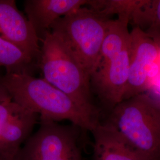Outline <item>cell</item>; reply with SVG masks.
Here are the masks:
<instances>
[{"instance_id":"cell-14","label":"cell","mask_w":160,"mask_h":160,"mask_svg":"<svg viewBox=\"0 0 160 160\" xmlns=\"http://www.w3.org/2000/svg\"><path fill=\"white\" fill-rule=\"evenodd\" d=\"M6 69V74L32 75L37 63L17 47L0 37V68Z\"/></svg>"},{"instance_id":"cell-3","label":"cell","mask_w":160,"mask_h":160,"mask_svg":"<svg viewBox=\"0 0 160 160\" xmlns=\"http://www.w3.org/2000/svg\"><path fill=\"white\" fill-rule=\"evenodd\" d=\"M40 40L37 68L43 78L86 109L99 113L92 100L91 77L68 48L50 30Z\"/></svg>"},{"instance_id":"cell-12","label":"cell","mask_w":160,"mask_h":160,"mask_svg":"<svg viewBox=\"0 0 160 160\" xmlns=\"http://www.w3.org/2000/svg\"><path fill=\"white\" fill-rule=\"evenodd\" d=\"M149 0H90L87 6L109 17L118 14L126 17L139 27L143 22Z\"/></svg>"},{"instance_id":"cell-5","label":"cell","mask_w":160,"mask_h":160,"mask_svg":"<svg viewBox=\"0 0 160 160\" xmlns=\"http://www.w3.org/2000/svg\"><path fill=\"white\" fill-rule=\"evenodd\" d=\"M78 126L40 118L39 127L20 149L16 160H82Z\"/></svg>"},{"instance_id":"cell-7","label":"cell","mask_w":160,"mask_h":160,"mask_svg":"<svg viewBox=\"0 0 160 160\" xmlns=\"http://www.w3.org/2000/svg\"><path fill=\"white\" fill-rule=\"evenodd\" d=\"M129 65L130 43L118 57L100 65L91 77L92 89L110 112L123 101Z\"/></svg>"},{"instance_id":"cell-18","label":"cell","mask_w":160,"mask_h":160,"mask_svg":"<svg viewBox=\"0 0 160 160\" xmlns=\"http://www.w3.org/2000/svg\"><path fill=\"white\" fill-rule=\"evenodd\" d=\"M159 48H160V52H159V55H158V62L160 65V46H159Z\"/></svg>"},{"instance_id":"cell-11","label":"cell","mask_w":160,"mask_h":160,"mask_svg":"<svg viewBox=\"0 0 160 160\" xmlns=\"http://www.w3.org/2000/svg\"><path fill=\"white\" fill-rule=\"evenodd\" d=\"M94 138L93 160H142L120 139L106 122L92 132Z\"/></svg>"},{"instance_id":"cell-6","label":"cell","mask_w":160,"mask_h":160,"mask_svg":"<svg viewBox=\"0 0 160 160\" xmlns=\"http://www.w3.org/2000/svg\"><path fill=\"white\" fill-rule=\"evenodd\" d=\"M160 48L139 27L131 32L129 72L123 101L148 90L160 72Z\"/></svg>"},{"instance_id":"cell-4","label":"cell","mask_w":160,"mask_h":160,"mask_svg":"<svg viewBox=\"0 0 160 160\" xmlns=\"http://www.w3.org/2000/svg\"><path fill=\"white\" fill-rule=\"evenodd\" d=\"M109 17L86 6L59 18L50 31L67 45L92 77L100 63Z\"/></svg>"},{"instance_id":"cell-1","label":"cell","mask_w":160,"mask_h":160,"mask_svg":"<svg viewBox=\"0 0 160 160\" xmlns=\"http://www.w3.org/2000/svg\"><path fill=\"white\" fill-rule=\"evenodd\" d=\"M0 80L14 102L39 114L40 118L57 122L68 120L91 132L100 122L99 113L86 109L43 78L29 74H6Z\"/></svg>"},{"instance_id":"cell-2","label":"cell","mask_w":160,"mask_h":160,"mask_svg":"<svg viewBox=\"0 0 160 160\" xmlns=\"http://www.w3.org/2000/svg\"><path fill=\"white\" fill-rule=\"evenodd\" d=\"M142 160H160V103L142 93L117 104L106 122Z\"/></svg>"},{"instance_id":"cell-9","label":"cell","mask_w":160,"mask_h":160,"mask_svg":"<svg viewBox=\"0 0 160 160\" xmlns=\"http://www.w3.org/2000/svg\"><path fill=\"white\" fill-rule=\"evenodd\" d=\"M39 120V114L20 106L0 129V160H16Z\"/></svg>"},{"instance_id":"cell-17","label":"cell","mask_w":160,"mask_h":160,"mask_svg":"<svg viewBox=\"0 0 160 160\" xmlns=\"http://www.w3.org/2000/svg\"><path fill=\"white\" fill-rule=\"evenodd\" d=\"M9 98H12V97L6 90V88L4 87V86L2 85L0 80V100H5Z\"/></svg>"},{"instance_id":"cell-8","label":"cell","mask_w":160,"mask_h":160,"mask_svg":"<svg viewBox=\"0 0 160 160\" xmlns=\"http://www.w3.org/2000/svg\"><path fill=\"white\" fill-rule=\"evenodd\" d=\"M0 37L38 63L40 39L28 17L17 8L15 0H0Z\"/></svg>"},{"instance_id":"cell-15","label":"cell","mask_w":160,"mask_h":160,"mask_svg":"<svg viewBox=\"0 0 160 160\" xmlns=\"http://www.w3.org/2000/svg\"><path fill=\"white\" fill-rule=\"evenodd\" d=\"M144 32L160 46V0H152L148 26Z\"/></svg>"},{"instance_id":"cell-13","label":"cell","mask_w":160,"mask_h":160,"mask_svg":"<svg viewBox=\"0 0 160 160\" xmlns=\"http://www.w3.org/2000/svg\"><path fill=\"white\" fill-rule=\"evenodd\" d=\"M129 23L130 20L126 17H118L116 20H110L102 43L100 66L118 57L129 45L131 40V32L128 30Z\"/></svg>"},{"instance_id":"cell-16","label":"cell","mask_w":160,"mask_h":160,"mask_svg":"<svg viewBox=\"0 0 160 160\" xmlns=\"http://www.w3.org/2000/svg\"><path fill=\"white\" fill-rule=\"evenodd\" d=\"M148 90L152 92V94L149 96L160 103V72L153 80Z\"/></svg>"},{"instance_id":"cell-10","label":"cell","mask_w":160,"mask_h":160,"mask_svg":"<svg viewBox=\"0 0 160 160\" xmlns=\"http://www.w3.org/2000/svg\"><path fill=\"white\" fill-rule=\"evenodd\" d=\"M87 0H26V17L39 39L59 18L87 6Z\"/></svg>"}]
</instances>
